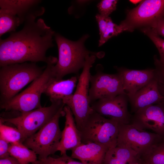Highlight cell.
Masks as SVG:
<instances>
[{
	"label": "cell",
	"mask_w": 164,
	"mask_h": 164,
	"mask_svg": "<svg viewBox=\"0 0 164 164\" xmlns=\"http://www.w3.org/2000/svg\"><path fill=\"white\" fill-rule=\"evenodd\" d=\"M40 0H0V9H5L16 15L21 24L26 22L36 20L43 15L45 8Z\"/></svg>",
	"instance_id": "15"
},
{
	"label": "cell",
	"mask_w": 164,
	"mask_h": 164,
	"mask_svg": "<svg viewBox=\"0 0 164 164\" xmlns=\"http://www.w3.org/2000/svg\"><path fill=\"white\" fill-rule=\"evenodd\" d=\"M31 164H85L81 162L75 161L67 153L58 157L54 158L50 156L43 159H38Z\"/></svg>",
	"instance_id": "26"
},
{
	"label": "cell",
	"mask_w": 164,
	"mask_h": 164,
	"mask_svg": "<svg viewBox=\"0 0 164 164\" xmlns=\"http://www.w3.org/2000/svg\"><path fill=\"white\" fill-rule=\"evenodd\" d=\"M163 16L164 0H143L128 11L125 19L119 25L123 31L132 32L136 28L147 26Z\"/></svg>",
	"instance_id": "9"
},
{
	"label": "cell",
	"mask_w": 164,
	"mask_h": 164,
	"mask_svg": "<svg viewBox=\"0 0 164 164\" xmlns=\"http://www.w3.org/2000/svg\"><path fill=\"white\" fill-rule=\"evenodd\" d=\"M128 97L126 93L114 97L99 100L91 104L92 109L100 115L117 121L130 124L132 116L128 109Z\"/></svg>",
	"instance_id": "12"
},
{
	"label": "cell",
	"mask_w": 164,
	"mask_h": 164,
	"mask_svg": "<svg viewBox=\"0 0 164 164\" xmlns=\"http://www.w3.org/2000/svg\"><path fill=\"white\" fill-rule=\"evenodd\" d=\"M129 164H142V161L140 157L138 156L133 160Z\"/></svg>",
	"instance_id": "34"
},
{
	"label": "cell",
	"mask_w": 164,
	"mask_h": 164,
	"mask_svg": "<svg viewBox=\"0 0 164 164\" xmlns=\"http://www.w3.org/2000/svg\"><path fill=\"white\" fill-rule=\"evenodd\" d=\"M123 32L121 26L113 22L111 18L109 17L106 29L103 34L100 36L98 46H102L109 39L117 36Z\"/></svg>",
	"instance_id": "27"
},
{
	"label": "cell",
	"mask_w": 164,
	"mask_h": 164,
	"mask_svg": "<svg viewBox=\"0 0 164 164\" xmlns=\"http://www.w3.org/2000/svg\"><path fill=\"white\" fill-rule=\"evenodd\" d=\"M109 149L106 145L97 143H82L71 150V156L85 164H103Z\"/></svg>",
	"instance_id": "18"
},
{
	"label": "cell",
	"mask_w": 164,
	"mask_h": 164,
	"mask_svg": "<svg viewBox=\"0 0 164 164\" xmlns=\"http://www.w3.org/2000/svg\"><path fill=\"white\" fill-rule=\"evenodd\" d=\"M156 77L159 84L164 86V64L161 63L156 56L154 57Z\"/></svg>",
	"instance_id": "29"
},
{
	"label": "cell",
	"mask_w": 164,
	"mask_h": 164,
	"mask_svg": "<svg viewBox=\"0 0 164 164\" xmlns=\"http://www.w3.org/2000/svg\"><path fill=\"white\" fill-rule=\"evenodd\" d=\"M0 164H20V163L15 158L10 156L6 158L0 159Z\"/></svg>",
	"instance_id": "33"
},
{
	"label": "cell",
	"mask_w": 164,
	"mask_h": 164,
	"mask_svg": "<svg viewBox=\"0 0 164 164\" xmlns=\"http://www.w3.org/2000/svg\"><path fill=\"white\" fill-rule=\"evenodd\" d=\"M128 100L132 111L135 113L149 105L164 102V95L160 92L158 81L155 78L137 91Z\"/></svg>",
	"instance_id": "16"
},
{
	"label": "cell",
	"mask_w": 164,
	"mask_h": 164,
	"mask_svg": "<svg viewBox=\"0 0 164 164\" xmlns=\"http://www.w3.org/2000/svg\"><path fill=\"white\" fill-rule=\"evenodd\" d=\"M63 109L66 119L65 126L62 132L61 138L57 149L61 155L66 153L67 150H72L82 143L79 131L70 108L65 105Z\"/></svg>",
	"instance_id": "17"
},
{
	"label": "cell",
	"mask_w": 164,
	"mask_h": 164,
	"mask_svg": "<svg viewBox=\"0 0 164 164\" xmlns=\"http://www.w3.org/2000/svg\"><path fill=\"white\" fill-rule=\"evenodd\" d=\"M65 105L60 108L50 121L22 142L38 155V159L46 158L57 151L62 132L59 120L61 117L65 116L63 108Z\"/></svg>",
	"instance_id": "7"
},
{
	"label": "cell",
	"mask_w": 164,
	"mask_h": 164,
	"mask_svg": "<svg viewBox=\"0 0 164 164\" xmlns=\"http://www.w3.org/2000/svg\"><path fill=\"white\" fill-rule=\"evenodd\" d=\"M140 158L150 164H164V137H160Z\"/></svg>",
	"instance_id": "22"
},
{
	"label": "cell",
	"mask_w": 164,
	"mask_h": 164,
	"mask_svg": "<svg viewBox=\"0 0 164 164\" xmlns=\"http://www.w3.org/2000/svg\"><path fill=\"white\" fill-rule=\"evenodd\" d=\"M161 137L131 124H119L117 146L130 148L140 157Z\"/></svg>",
	"instance_id": "10"
},
{
	"label": "cell",
	"mask_w": 164,
	"mask_h": 164,
	"mask_svg": "<svg viewBox=\"0 0 164 164\" xmlns=\"http://www.w3.org/2000/svg\"><path fill=\"white\" fill-rule=\"evenodd\" d=\"M132 116L130 124L164 137V102L141 109Z\"/></svg>",
	"instance_id": "13"
},
{
	"label": "cell",
	"mask_w": 164,
	"mask_h": 164,
	"mask_svg": "<svg viewBox=\"0 0 164 164\" xmlns=\"http://www.w3.org/2000/svg\"><path fill=\"white\" fill-rule=\"evenodd\" d=\"M48 107L40 108L21 113L18 117L11 118H1L0 121L6 122L15 125L22 136V142L36 133L50 121L60 108L65 105L62 100L51 102Z\"/></svg>",
	"instance_id": "8"
},
{
	"label": "cell",
	"mask_w": 164,
	"mask_h": 164,
	"mask_svg": "<svg viewBox=\"0 0 164 164\" xmlns=\"http://www.w3.org/2000/svg\"><path fill=\"white\" fill-rule=\"evenodd\" d=\"M129 1L134 4H136L139 2H141L142 1L139 0H131Z\"/></svg>",
	"instance_id": "36"
},
{
	"label": "cell",
	"mask_w": 164,
	"mask_h": 164,
	"mask_svg": "<svg viewBox=\"0 0 164 164\" xmlns=\"http://www.w3.org/2000/svg\"><path fill=\"white\" fill-rule=\"evenodd\" d=\"M141 30L154 44L159 53V60L161 63L164 64V39L160 38L152 29L149 26L142 28Z\"/></svg>",
	"instance_id": "25"
},
{
	"label": "cell",
	"mask_w": 164,
	"mask_h": 164,
	"mask_svg": "<svg viewBox=\"0 0 164 164\" xmlns=\"http://www.w3.org/2000/svg\"><path fill=\"white\" fill-rule=\"evenodd\" d=\"M147 26L152 29L159 36L164 37V16L156 19Z\"/></svg>",
	"instance_id": "30"
},
{
	"label": "cell",
	"mask_w": 164,
	"mask_h": 164,
	"mask_svg": "<svg viewBox=\"0 0 164 164\" xmlns=\"http://www.w3.org/2000/svg\"><path fill=\"white\" fill-rule=\"evenodd\" d=\"M118 2L116 0L101 1L97 5L99 14L105 17H109V15L116 9Z\"/></svg>",
	"instance_id": "28"
},
{
	"label": "cell",
	"mask_w": 164,
	"mask_h": 164,
	"mask_svg": "<svg viewBox=\"0 0 164 164\" xmlns=\"http://www.w3.org/2000/svg\"><path fill=\"white\" fill-rule=\"evenodd\" d=\"M119 123L93 111L79 131L83 144L93 142L109 148L117 145Z\"/></svg>",
	"instance_id": "5"
},
{
	"label": "cell",
	"mask_w": 164,
	"mask_h": 164,
	"mask_svg": "<svg viewBox=\"0 0 164 164\" xmlns=\"http://www.w3.org/2000/svg\"><path fill=\"white\" fill-rule=\"evenodd\" d=\"M159 88L161 93L164 95V86L159 84Z\"/></svg>",
	"instance_id": "35"
},
{
	"label": "cell",
	"mask_w": 164,
	"mask_h": 164,
	"mask_svg": "<svg viewBox=\"0 0 164 164\" xmlns=\"http://www.w3.org/2000/svg\"><path fill=\"white\" fill-rule=\"evenodd\" d=\"M138 156L137 153L132 149L117 145L108 149L103 164H129Z\"/></svg>",
	"instance_id": "20"
},
{
	"label": "cell",
	"mask_w": 164,
	"mask_h": 164,
	"mask_svg": "<svg viewBox=\"0 0 164 164\" xmlns=\"http://www.w3.org/2000/svg\"><path fill=\"white\" fill-rule=\"evenodd\" d=\"M10 144L0 138V158L3 159L10 156L9 152Z\"/></svg>",
	"instance_id": "32"
},
{
	"label": "cell",
	"mask_w": 164,
	"mask_h": 164,
	"mask_svg": "<svg viewBox=\"0 0 164 164\" xmlns=\"http://www.w3.org/2000/svg\"><path fill=\"white\" fill-rule=\"evenodd\" d=\"M90 82L89 98L91 104L99 100L112 98L125 93L121 77L118 73L108 74L98 72L94 75H91Z\"/></svg>",
	"instance_id": "11"
},
{
	"label": "cell",
	"mask_w": 164,
	"mask_h": 164,
	"mask_svg": "<svg viewBox=\"0 0 164 164\" xmlns=\"http://www.w3.org/2000/svg\"><path fill=\"white\" fill-rule=\"evenodd\" d=\"M9 151L10 155L15 158L20 164L32 163L37 160L35 152L21 142L10 144Z\"/></svg>",
	"instance_id": "21"
},
{
	"label": "cell",
	"mask_w": 164,
	"mask_h": 164,
	"mask_svg": "<svg viewBox=\"0 0 164 164\" xmlns=\"http://www.w3.org/2000/svg\"><path fill=\"white\" fill-rule=\"evenodd\" d=\"M142 164H150L148 163L142 161Z\"/></svg>",
	"instance_id": "37"
},
{
	"label": "cell",
	"mask_w": 164,
	"mask_h": 164,
	"mask_svg": "<svg viewBox=\"0 0 164 164\" xmlns=\"http://www.w3.org/2000/svg\"><path fill=\"white\" fill-rule=\"evenodd\" d=\"M77 78L72 77L66 80L53 78L50 83L43 93L48 96L51 102L62 100L72 95L75 88Z\"/></svg>",
	"instance_id": "19"
},
{
	"label": "cell",
	"mask_w": 164,
	"mask_h": 164,
	"mask_svg": "<svg viewBox=\"0 0 164 164\" xmlns=\"http://www.w3.org/2000/svg\"><path fill=\"white\" fill-rule=\"evenodd\" d=\"M54 37L59 54L58 61L53 67L55 78L57 80L62 79L69 74L78 73L80 69L83 68L87 56L97 55L85 46V42L89 37L88 34L83 35L76 41L69 40L58 33H55Z\"/></svg>",
	"instance_id": "2"
},
{
	"label": "cell",
	"mask_w": 164,
	"mask_h": 164,
	"mask_svg": "<svg viewBox=\"0 0 164 164\" xmlns=\"http://www.w3.org/2000/svg\"><path fill=\"white\" fill-rule=\"evenodd\" d=\"M96 58V56L94 55L87 56L74 93L62 100L63 103L70 108L78 130L93 111L89 101V84L90 69Z\"/></svg>",
	"instance_id": "6"
},
{
	"label": "cell",
	"mask_w": 164,
	"mask_h": 164,
	"mask_svg": "<svg viewBox=\"0 0 164 164\" xmlns=\"http://www.w3.org/2000/svg\"><path fill=\"white\" fill-rule=\"evenodd\" d=\"M46 67L26 62L9 64L0 69V104L11 99L24 87L39 77Z\"/></svg>",
	"instance_id": "3"
},
{
	"label": "cell",
	"mask_w": 164,
	"mask_h": 164,
	"mask_svg": "<svg viewBox=\"0 0 164 164\" xmlns=\"http://www.w3.org/2000/svg\"><path fill=\"white\" fill-rule=\"evenodd\" d=\"M115 68L121 77L124 90L128 99L157 78L155 69L135 70L121 67Z\"/></svg>",
	"instance_id": "14"
},
{
	"label": "cell",
	"mask_w": 164,
	"mask_h": 164,
	"mask_svg": "<svg viewBox=\"0 0 164 164\" xmlns=\"http://www.w3.org/2000/svg\"><path fill=\"white\" fill-rule=\"evenodd\" d=\"M21 24L19 17L8 10L0 9V36L4 34L16 31Z\"/></svg>",
	"instance_id": "23"
},
{
	"label": "cell",
	"mask_w": 164,
	"mask_h": 164,
	"mask_svg": "<svg viewBox=\"0 0 164 164\" xmlns=\"http://www.w3.org/2000/svg\"><path fill=\"white\" fill-rule=\"evenodd\" d=\"M54 64H47L42 74L26 89L9 100L0 104L5 111H19L21 113L41 108L40 98L51 81L55 78Z\"/></svg>",
	"instance_id": "4"
},
{
	"label": "cell",
	"mask_w": 164,
	"mask_h": 164,
	"mask_svg": "<svg viewBox=\"0 0 164 164\" xmlns=\"http://www.w3.org/2000/svg\"><path fill=\"white\" fill-rule=\"evenodd\" d=\"M95 17L98 25L99 34L101 36L103 34L106 29L109 17H105L97 14Z\"/></svg>",
	"instance_id": "31"
},
{
	"label": "cell",
	"mask_w": 164,
	"mask_h": 164,
	"mask_svg": "<svg viewBox=\"0 0 164 164\" xmlns=\"http://www.w3.org/2000/svg\"><path fill=\"white\" fill-rule=\"evenodd\" d=\"M24 24L21 30L10 32L5 39L0 38V67L28 61L56 63V57L46 55L47 50L54 46L55 32L41 18Z\"/></svg>",
	"instance_id": "1"
},
{
	"label": "cell",
	"mask_w": 164,
	"mask_h": 164,
	"mask_svg": "<svg viewBox=\"0 0 164 164\" xmlns=\"http://www.w3.org/2000/svg\"><path fill=\"white\" fill-rule=\"evenodd\" d=\"M0 138L10 144L22 143V136L19 131L17 128L5 125L1 121H0Z\"/></svg>",
	"instance_id": "24"
}]
</instances>
